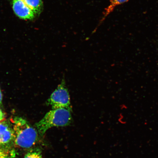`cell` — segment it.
Returning <instances> with one entry per match:
<instances>
[{
    "label": "cell",
    "instance_id": "6da1fadb",
    "mask_svg": "<svg viewBox=\"0 0 158 158\" xmlns=\"http://www.w3.org/2000/svg\"><path fill=\"white\" fill-rule=\"evenodd\" d=\"M14 143L17 148L28 149L34 146L38 141L37 130L21 118L13 120Z\"/></svg>",
    "mask_w": 158,
    "mask_h": 158
},
{
    "label": "cell",
    "instance_id": "7a4b0ae2",
    "mask_svg": "<svg viewBox=\"0 0 158 158\" xmlns=\"http://www.w3.org/2000/svg\"><path fill=\"white\" fill-rule=\"evenodd\" d=\"M72 119V108L55 109L47 112L36 123V127L39 134L42 136L51 128L70 125Z\"/></svg>",
    "mask_w": 158,
    "mask_h": 158
},
{
    "label": "cell",
    "instance_id": "3957f363",
    "mask_svg": "<svg viewBox=\"0 0 158 158\" xmlns=\"http://www.w3.org/2000/svg\"><path fill=\"white\" fill-rule=\"evenodd\" d=\"M64 79L59 85L47 100V104L52 109L60 108H72L70 94Z\"/></svg>",
    "mask_w": 158,
    "mask_h": 158
},
{
    "label": "cell",
    "instance_id": "277c9868",
    "mask_svg": "<svg viewBox=\"0 0 158 158\" xmlns=\"http://www.w3.org/2000/svg\"><path fill=\"white\" fill-rule=\"evenodd\" d=\"M14 135L13 127L4 121H0V148L9 147L14 143Z\"/></svg>",
    "mask_w": 158,
    "mask_h": 158
},
{
    "label": "cell",
    "instance_id": "5b68a950",
    "mask_svg": "<svg viewBox=\"0 0 158 158\" xmlns=\"http://www.w3.org/2000/svg\"><path fill=\"white\" fill-rule=\"evenodd\" d=\"M12 5L15 15L20 19L32 20L36 16L23 0H12Z\"/></svg>",
    "mask_w": 158,
    "mask_h": 158
},
{
    "label": "cell",
    "instance_id": "8992f818",
    "mask_svg": "<svg viewBox=\"0 0 158 158\" xmlns=\"http://www.w3.org/2000/svg\"><path fill=\"white\" fill-rule=\"evenodd\" d=\"M35 15L40 14L43 10V5L42 0H23Z\"/></svg>",
    "mask_w": 158,
    "mask_h": 158
},
{
    "label": "cell",
    "instance_id": "52a82bcc",
    "mask_svg": "<svg viewBox=\"0 0 158 158\" xmlns=\"http://www.w3.org/2000/svg\"><path fill=\"white\" fill-rule=\"evenodd\" d=\"M129 0H110L109 5L105 10L103 13V16L101 19L99 23L98 27L103 22L106 18L113 11L115 8L117 6L122 4L126 2Z\"/></svg>",
    "mask_w": 158,
    "mask_h": 158
},
{
    "label": "cell",
    "instance_id": "ba28073f",
    "mask_svg": "<svg viewBox=\"0 0 158 158\" xmlns=\"http://www.w3.org/2000/svg\"><path fill=\"white\" fill-rule=\"evenodd\" d=\"M24 158H43L40 150L34 149L30 150L26 154Z\"/></svg>",
    "mask_w": 158,
    "mask_h": 158
},
{
    "label": "cell",
    "instance_id": "9c48e42d",
    "mask_svg": "<svg viewBox=\"0 0 158 158\" xmlns=\"http://www.w3.org/2000/svg\"><path fill=\"white\" fill-rule=\"evenodd\" d=\"M0 158H11L8 152L6 150L0 148Z\"/></svg>",
    "mask_w": 158,
    "mask_h": 158
},
{
    "label": "cell",
    "instance_id": "30bf717a",
    "mask_svg": "<svg viewBox=\"0 0 158 158\" xmlns=\"http://www.w3.org/2000/svg\"><path fill=\"white\" fill-rule=\"evenodd\" d=\"M4 118V115L2 112L0 110V121H2Z\"/></svg>",
    "mask_w": 158,
    "mask_h": 158
},
{
    "label": "cell",
    "instance_id": "8fae6325",
    "mask_svg": "<svg viewBox=\"0 0 158 158\" xmlns=\"http://www.w3.org/2000/svg\"><path fill=\"white\" fill-rule=\"evenodd\" d=\"M2 99V96L1 91L0 90V104L1 103Z\"/></svg>",
    "mask_w": 158,
    "mask_h": 158
}]
</instances>
